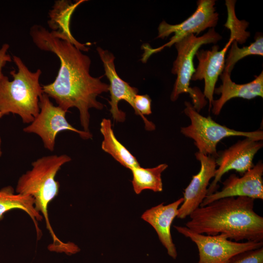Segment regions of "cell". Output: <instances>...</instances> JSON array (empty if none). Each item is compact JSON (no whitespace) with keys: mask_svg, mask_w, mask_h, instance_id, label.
Listing matches in <instances>:
<instances>
[{"mask_svg":"<svg viewBox=\"0 0 263 263\" xmlns=\"http://www.w3.org/2000/svg\"><path fill=\"white\" fill-rule=\"evenodd\" d=\"M215 3L214 0H198L195 12L180 23L172 25L162 21L158 28L157 38H164L172 33H174V36L168 43L158 48L144 47L145 52L142 59L145 61L152 54L158 52L166 47H170L188 35L194 34L197 36L207 28H214L219 20Z\"/></svg>","mask_w":263,"mask_h":263,"instance_id":"cell-8","label":"cell"},{"mask_svg":"<svg viewBox=\"0 0 263 263\" xmlns=\"http://www.w3.org/2000/svg\"><path fill=\"white\" fill-rule=\"evenodd\" d=\"M168 167V165L162 164L152 168H143L139 166L132 169V184L134 192L139 194L145 189L154 192L162 191L161 174Z\"/></svg>","mask_w":263,"mask_h":263,"instance_id":"cell-20","label":"cell"},{"mask_svg":"<svg viewBox=\"0 0 263 263\" xmlns=\"http://www.w3.org/2000/svg\"><path fill=\"white\" fill-rule=\"evenodd\" d=\"M13 60L18 70L10 71L12 80L4 75L0 79V112L18 114L23 123L30 124L39 112L44 94L39 81L42 72L31 71L18 56H13Z\"/></svg>","mask_w":263,"mask_h":263,"instance_id":"cell-4","label":"cell"},{"mask_svg":"<svg viewBox=\"0 0 263 263\" xmlns=\"http://www.w3.org/2000/svg\"><path fill=\"white\" fill-rule=\"evenodd\" d=\"M235 0H226L225 5L227 10V19L224 26L230 31V38L240 44L244 43L250 36L245 31L249 23L245 20H239L235 15Z\"/></svg>","mask_w":263,"mask_h":263,"instance_id":"cell-22","label":"cell"},{"mask_svg":"<svg viewBox=\"0 0 263 263\" xmlns=\"http://www.w3.org/2000/svg\"><path fill=\"white\" fill-rule=\"evenodd\" d=\"M263 164L258 162L241 177L231 174L224 182L220 191L207 195L200 207L205 206L221 198L228 197H247L263 199Z\"/></svg>","mask_w":263,"mask_h":263,"instance_id":"cell-11","label":"cell"},{"mask_svg":"<svg viewBox=\"0 0 263 263\" xmlns=\"http://www.w3.org/2000/svg\"><path fill=\"white\" fill-rule=\"evenodd\" d=\"M14 209L22 210L29 215L34 224L37 239L39 240L42 232L38 222L41 221L43 218L36 210L34 199L30 196L16 193L11 186L4 187L0 189V221L3 219L6 213Z\"/></svg>","mask_w":263,"mask_h":263,"instance_id":"cell-18","label":"cell"},{"mask_svg":"<svg viewBox=\"0 0 263 263\" xmlns=\"http://www.w3.org/2000/svg\"><path fill=\"white\" fill-rule=\"evenodd\" d=\"M225 59V71L230 74L235 64L240 59L249 55L263 56V37L256 38L254 42L249 45L240 48L236 41L233 40Z\"/></svg>","mask_w":263,"mask_h":263,"instance_id":"cell-21","label":"cell"},{"mask_svg":"<svg viewBox=\"0 0 263 263\" xmlns=\"http://www.w3.org/2000/svg\"><path fill=\"white\" fill-rule=\"evenodd\" d=\"M96 50L103 63L105 75L110 82L109 91L111 100L109 102L111 106L110 112L114 120L123 122L125 119V113L119 109L118 104L120 100H123L133 108V101L137 94L138 90L131 86L118 75L114 63L115 57L113 53L99 47Z\"/></svg>","mask_w":263,"mask_h":263,"instance_id":"cell-14","label":"cell"},{"mask_svg":"<svg viewBox=\"0 0 263 263\" xmlns=\"http://www.w3.org/2000/svg\"><path fill=\"white\" fill-rule=\"evenodd\" d=\"M71 160L66 154H54L38 159L32 163V169L19 178L15 189L16 193L34 199L35 208L45 219L53 239L48 248L55 252L62 249L66 243L60 240L55 234L50 222L48 207L59 190L60 184L55 180L56 176L61 167Z\"/></svg>","mask_w":263,"mask_h":263,"instance_id":"cell-3","label":"cell"},{"mask_svg":"<svg viewBox=\"0 0 263 263\" xmlns=\"http://www.w3.org/2000/svg\"><path fill=\"white\" fill-rule=\"evenodd\" d=\"M233 40V38H229L221 50H219V46L215 44L212 46L211 50L201 49L195 54L198 64L191 80H204L203 94L205 98L208 100L209 110L211 108V103L214 99V91L216 82L224 70L226 53Z\"/></svg>","mask_w":263,"mask_h":263,"instance_id":"cell-13","label":"cell"},{"mask_svg":"<svg viewBox=\"0 0 263 263\" xmlns=\"http://www.w3.org/2000/svg\"><path fill=\"white\" fill-rule=\"evenodd\" d=\"M151 100L147 94H136L133 101V109L135 113L142 117L145 125V128L148 131H153L155 129L154 124L149 121L144 116L151 113Z\"/></svg>","mask_w":263,"mask_h":263,"instance_id":"cell-23","label":"cell"},{"mask_svg":"<svg viewBox=\"0 0 263 263\" xmlns=\"http://www.w3.org/2000/svg\"><path fill=\"white\" fill-rule=\"evenodd\" d=\"M100 132L103 136L101 148L104 151L131 170L140 166L136 158L115 137L110 119H102L100 123Z\"/></svg>","mask_w":263,"mask_h":263,"instance_id":"cell-19","label":"cell"},{"mask_svg":"<svg viewBox=\"0 0 263 263\" xmlns=\"http://www.w3.org/2000/svg\"><path fill=\"white\" fill-rule=\"evenodd\" d=\"M195 156L201 164L199 172L184 189L183 202L178 208L177 218H186L199 207L207 194L210 179L214 177L216 170L215 158L199 152Z\"/></svg>","mask_w":263,"mask_h":263,"instance_id":"cell-12","label":"cell"},{"mask_svg":"<svg viewBox=\"0 0 263 263\" xmlns=\"http://www.w3.org/2000/svg\"><path fill=\"white\" fill-rule=\"evenodd\" d=\"M222 38V37L212 28L201 36L190 34L174 44L177 56L173 62L171 73L177 77L170 95L171 101H176L181 94L188 93L192 99V104L197 112L206 105L207 101L200 89L190 87L191 77L195 71L193 58L201 46L216 44Z\"/></svg>","mask_w":263,"mask_h":263,"instance_id":"cell-5","label":"cell"},{"mask_svg":"<svg viewBox=\"0 0 263 263\" xmlns=\"http://www.w3.org/2000/svg\"><path fill=\"white\" fill-rule=\"evenodd\" d=\"M10 45L7 43L3 44L0 47V79L4 75L2 70L7 63L12 61L11 56L7 53Z\"/></svg>","mask_w":263,"mask_h":263,"instance_id":"cell-25","label":"cell"},{"mask_svg":"<svg viewBox=\"0 0 263 263\" xmlns=\"http://www.w3.org/2000/svg\"><path fill=\"white\" fill-rule=\"evenodd\" d=\"M245 138L228 149L217 152L215 161L218 168L216 169L214 180L208 186L207 195L217 191L218 183L223 175L228 171L235 170L242 176L254 166V157L263 147V143L261 141Z\"/></svg>","mask_w":263,"mask_h":263,"instance_id":"cell-10","label":"cell"},{"mask_svg":"<svg viewBox=\"0 0 263 263\" xmlns=\"http://www.w3.org/2000/svg\"><path fill=\"white\" fill-rule=\"evenodd\" d=\"M84 1L80 0L73 3L66 0L56 1L49 12L47 23L54 36L71 42L82 51H88L89 48L74 38L70 28V19L74 12Z\"/></svg>","mask_w":263,"mask_h":263,"instance_id":"cell-17","label":"cell"},{"mask_svg":"<svg viewBox=\"0 0 263 263\" xmlns=\"http://www.w3.org/2000/svg\"><path fill=\"white\" fill-rule=\"evenodd\" d=\"M39 108L38 115L23 131L38 135L47 150L54 151L56 135L62 131H70L77 133L83 139L92 138L90 132L80 131L73 127L66 118L67 112L58 106H55L50 97L44 93L40 98Z\"/></svg>","mask_w":263,"mask_h":263,"instance_id":"cell-9","label":"cell"},{"mask_svg":"<svg viewBox=\"0 0 263 263\" xmlns=\"http://www.w3.org/2000/svg\"><path fill=\"white\" fill-rule=\"evenodd\" d=\"M220 76L222 84L219 87L215 88L214 94L221 95L219 98L213 99L211 103L212 112L215 115H218L224 105L233 98L249 100L257 96L263 97V71L251 82L241 84L232 81L230 74L226 71H224Z\"/></svg>","mask_w":263,"mask_h":263,"instance_id":"cell-16","label":"cell"},{"mask_svg":"<svg viewBox=\"0 0 263 263\" xmlns=\"http://www.w3.org/2000/svg\"><path fill=\"white\" fill-rule=\"evenodd\" d=\"M183 202V198L181 197L167 205L162 203L147 210L141 216L142 219L153 227L168 255L173 259L176 258L177 252L172 239L170 228Z\"/></svg>","mask_w":263,"mask_h":263,"instance_id":"cell-15","label":"cell"},{"mask_svg":"<svg viewBox=\"0 0 263 263\" xmlns=\"http://www.w3.org/2000/svg\"><path fill=\"white\" fill-rule=\"evenodd\" d=\"M29 33L38 49L55 54L60 61L57 76L54 82L42 86L43 93L67 112L76 108L83 131L90 132L89 110L103 109L96 97L108 92L109 85L101 81L102 76L90 75V57L71 42L56 37L40 25H33Z\"/></svg>","mask_w":263,"mask_h":263,"instance_id":"cell-1","label":"cell"},{"mask_svg":"<svg viewBox=\"0 0 263 263\" xmlns=\"http://www.w3.org/2000/svg\"><path fill=\"white\" fill-rule=\"evenodd\" d=\"M185 105L184 112L189 117L190 124L187 127H182L181 132L194 140L200 153L216 158L218 155L217 145L226 137L243 136L257 141L263 139V131L242 132L231 129L216 122L210 116L202 115L190 102L185 101Z\"/></svg>","mask_w":263,"mask_h":263,"instance_id":"cell-6","label":"cell"},{"mask_svg":"<svg viewBox=\"0 0 263 263\" xmlns=\"http://www.w3.org/2000/svg\"><path fill=\"white\" fill-rule=\"evenodd\" d=\"M228 263H263V247L237 254Z\"/></svg>","mask_w":263,"mask_h":263,"instance_id":"cell-24","label":"cell"},{"mask_svg":"<svg viewBox=\"0 0 263 263\" xmlns=\"http://www.w3.org/2000/svg\"><path fill=\"white\" fill-rule=\"evenodd\" d=\"M4 115H5L3 113H2L1 112H0V119L2 116H3ZM1 138L0 137V157L2 155V151H1Z\"/></svg>","mask_w":263,"mask_h":263,"instance_id":"cell-26","label":"cell"},{"mask_svg":"<svg viewBox=\"0 0 263 263\" xmlns=\"http://www.w3.org/2000/svg\"><path fill=\"white\" fill-rule=\"evenodd\" d=\"M254 200L228 197L199 207L189 215L186 226L199 234H224L236 242H263V217L254 211Z\"/></svg>","mask_w":263,"mask_h":263,"instance_id":"cell-2","label":"cell"},{"mask_svg":"<svg viewBox=\"0 0 263 263\" xmlns=\"http://www.w3.org/2000/svg\"><path fill=\"white\" fill-rule=\"evenodd\" d=\"M174 227L196 244L199 252L197 263H228L237 254L263 247V242L232 241L224 234L205 235L192 231L186 226L175 225Z\"/></svg>","mask_w":263,"mask_h":263,"instance_id":"cell-7","label":"cell"}]
</instances>
